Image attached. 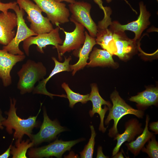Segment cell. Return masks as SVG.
I'll list each match as a JSON object with an SVG mask.
<instances>
[{
  "label": "cell",
  "instance_id": "obj_1",
  "mask_svg": "<svg viewBox=\"0 0 158 158\" xmlns=\"http://www.w3.org/2000/svg\"><path fill=\"white\" fill-rule=\"evenodd\" d=\"M16 102V100L14 98H10L9 110L8 112H5L8 117L2 121L1 124L6 127V131L9 134H12V129H14L13 139H18L21 141L25 134L30 138L33 129L38 126V122L36 119L41 109L40 108L36 116H30L26 119H22L16 114L17 108L15 107Z\"/></svg>",
  "mask_w": 158,
  "mask_h": 158
},
{
  "label": "cell",
  "instance_id": "obj_2",
  "mask_svg": "<svg viewBox=\"0 0 158 158\" xmlns=\"http://www.w3.org/2000/svg\"><path fill=\"white\" fill-rule=\"evenodd\" d=\"M47 69L41 62L28 60L17 72L19 79L17 88L22 95L33 91L35 83L44 79Z\"/></svg>",
  "mask_w": 158,
  "mask_h": 158
},
{
  "label": "cell",
  "instance_id": "obj_3",
  "mask_svg": "<svg viewBox=\"0 0 158 158\" xmlns=\"http://www.w3.org/2000/svg\"><path fill=\"white\" fill-rule=\"evenodd\" d=\"M110 97L113 105L109 109V112L104 123L106 125H107L110 121L114 120L113 125L109 130L108 135L110 137L114 138L118 133L117 125L121 118L125 115L131 114L138 118H142L144 113L142 110L134 109L127 104L116 90L112 92Z\"/></svg>",
  "mask_w": 158,
  "mask_h": 158
},
{
  "label": "cell",
  "instance_id": "obj_4",
  "mask_svg": "<svg viewBox=\"0 0 158 158\" xmlns=\"http://www.w3.org/2000/svg\"><path fill=\"white\" fill-rule=\"evenodd\" d=\"M19 7L28 15L27 19L30 23V29L37 35L48 33L54 28L47 17L44 16L42 11L36 4L30 0H16Z\"/></svg>",
  "mask_w": 158,
  "mask_h": 158
},
{
  "label": "cell",
  "instance_id": "obj_5",
  "mask_svg": "<svg viewBox=\"0 0 158 158\" xmlns=\"http://www.w3.org/2000/svg\"><path fill=\"white\" fill-rule=\"evenodd\" d=\"M13 10L17 16V30L14 38L8 45L4 46L2 49L13 54L23 55L24 53L19 47L20 43L30 37L38 35L32 31L26 24L23 18L25 11L23 9L17 4Z\"/></svg>",
  "mask_w": 158,
  "mask_h": 158
},
{
  "label": "cell",
  "instance_id": "obj_6",
  "mask_svg": "<svg viewBox=\"0 0 158 158\" xmlns=\"http://www.w3.org/2000/svg\"><path fill=\"white\" fill-rule=\"evenodd\" d=\"M83 138L69 141H64L57 139L49 145L38 148H30L28 155L30 158H49L55 157L61 158L63 154L69 151L76 144L84 140Z\"/></svg>",
  "mask_w": 158,
  "mask_h": 158
},
{
  "label": "cell",
  "instance_id": "obj_7",
  "mask_svg": "<svg viewBox=\"0 0 158 158\" xmlns=\"http://www.w3.org/2000/svg\"><path fill=\"white\" fill-rule=\"evenodd\" d=\"M32 0L46 14L52 24L59 27L69 21L70 11L64 3L54 0Z\"/></svg>",
  "mask_w": 158,
  "mask_h": 158
},
{
  "label": "cell",
  "instance_id": "obj_8",
  "mask_svg": "<svg viewBox=\"0 0 158 158\" xmlns=\"http://www.w3.org/2000/svg\"><path fill=\"white\" fill-rule=\"evenodd\" d=\"M68 7L72 14L70 20H74L81 24L86 28L90 36L96 37L97 26L90 15L91 4L83 1H75L70 3Z\"/></svg>",
  "mask_w": 158,
  "mask_h": 158
},
{
  "label": "cell",
  "instance_id": "obj_9",
  "mask_svg": "<svg viewBox=\"0 0 158 158\" xmlns=\"http://www.w3.org/2000/svg\"><path fill=\"white\" fill-rule=\"evenodd\" d=\"M139 6L140 13L137 20L123 25L117 21H114L110 24L109 28L113 32H124L125 30L131 31L135 34L133 39L136 41L139 39L143 31L150 25L149 19L151 16L143 2H140Z\"/></svg>",
  "mask_w": 158,
  "mask_h": 158
},
{
  "label": "cell",
  "instance_id": "obj_10",
  "mask_svg": "<svg viewBox=\"0 0 158 158\" xmlns=\"http://www.w3.org/2000/svg\"><path fill=\"white\" fill-rule=\"evenodd\" d=\"M60 26L57 27L49 32L32 36L25 40L23 47L26 55L29 56L30 47L32 44L36 45L37 50L41 53H44L43 49L49 45L54 46L53 48L57 49L58 45H61L63 42L60 36Z\"/></svg>",
  "mask_w": 158,
  "mask_h": 158
},
{
  "label": "cell",
  "instance_id": "obj_11",
  "mask_svg": "<svg viewBox=\"0 0 158 158\" xmlns=\"http://www.w3.org/2000/svg\"><path fill=\"white\" fill-rule=\"evenodd\" d=\"M43 120L39 132L32 134L30 139L34 145L37 146L43 142H49L55 139L60 133L67 130L61 126L57 119L51 120L45 108L43 109Z\"/></svg>",
  "mask_w": 158,
  "mask_h": 158
},
{
  "label": "cell",
  "instance_id": "obj_12",
  "mask_svg": "<svg viewBox=\"0 0 158 158\" xmlns=\"http://www.w3.org/2000/svg\"><path fill=\"white\" fill-rule=\"evenodd\" d=\"M75 25V28L71 32L65 31L60 27L65 35V40L61 45H59L57 49L59 60H62L61 56L66 52L80 49L84 44L85 39V27L81 24L74 20H71Z\"/></svg>",
  "mask_w": 158,
  "mask_h": 158
},
{
  "label": "cell",
  "instance_id": "obj_13",
  "mask_svg": "<svg viewBox=\"0 0 158 158\" xmlns=\"http://www.w3.org/2000/svg\"><path fill=\"white\" fill-rule=\"evenodd\" d=\"M111 11V9L102 20L99 22L95 39L96 44L113 55H115L116 52L113 39L114 32L108 28L112 22L110 17Z\"/></svg>",
  "mask_w": 158,
  "mask_h": 158
},
{
  "label": "cell",
  "instance_id": "obj_14",
  "mask_svg": "<svg viewBox=\"0 0 158 158\" xmlns=\"http://www.w3.org/2000/svg\"><path fill=\"white\" fill-rule=\"evenodd\" d=\"M91 92L88 98L92 104V110L89 112V115L91 117L95 114L97 113L99 115L100 122L99 129L104 133L106 130L107 127H104V118L107 111L112 107L111 103L109 101H105L100 95L97 85L95 83L91 84Z\"/></svg>",
  "mask_w": 158,
  "mask_h": 158
},
{
  "label": "cell",
  "instance_id": "obj_15",
  "mask_svg": "<svg viewBox=\"0 0 158 158\" xmlns=\"http://www.w3.org/2000/svg\"><path fill=\"white\" fill-rule=\"evenodd\" d=\"M24 55H15L0 49V78L4 87L10 85L12 83L11 72L17 63L25 58Z\"/></svg>",
  "mask_w": 158,
  "mask_h": 158
},
{
  "label": "cell",
  "instance_id": "obj_16",
  "mask_svg": "<svg viewBox=\"0 0 158 158\" xmlns=\"http://www.w3.org/2000/svg\"><path fill=\"white\" fill-rule=\"evenodd\" d=\"M17 25L15 13L8 11L0 13V44L8 45L15 37L14 28Z\"/></svg>",
  "mask_w": 158,
  "mask_h": 158
},
{
  "label": "cell",
  "instance_id": "obj_17",
  "mask_svg": "<svg viewBox=\"0 0 158 158\" xmlns=\"http://www.w3.org/2000/svg\"><path fill=\"white\" fill-rule=\"evenodd\" d=\"M52 60L55 63V66L48 76L45 79H43L39 82L38 84L35 87L33 91L34 94H41L49 96L53 99V97L56 96L67 98L66 95L64 94L59 95L53 94L48 92L46 89V86L47 83L50 78L55 75L63 71H71L69 62L72 58L71 56L68 58L65 57L63 62H61L58 61L54 57H52Z\"/></svg>",
  "mask_w": 158,
  "mask_h": 158
},
{
  "label": "cell",
  "instance_id": "obj_18",
  "mask_svg": "<svg viewBox=\"0 0 158 158\" xmlns=\"http://www.w3.org/2000/svg\"><path fill=\"white\" fill-rule=\"evenodd\" d=\"M113 39L116 49L115 55L120 59H127L136 51V41L128 38L124 32H114Z\"/></svg>",
  "mask_w": 158,
  "mask_h": 158
},
{
  "label": "cell",
  "instance_id": "obj_19",
  "mask_svg": "<svg viewBox=\"0 0 158 158\" xmlns=\"http://www.w3.org/2000/svg\"><path fill=\"white\" fill-rule=\"evenodd\" d=\"M141 123L135 118L130 119L126 123L124 132L121 134L118 133L114 137V140H117V142L112 151V157L118 152L121 146L124 142H130L133 140L136 136L142 133L143 129L141 128Z\"/></svg>",
  "mask_w": 158,
  "mask_h": 158
},
{
  "label": "cell",
  "instance_id": "obj_20",
  "mask_svg": "<svg viewBox=\"0 0 158 158\" xmlns=\"http://www.w3.org/2000/svg\"><path fill=\"white\" fill-rule=\"evenodd\" d=\"M85 39L82 47L78 53L79 59L73 65H70V67L72 75H74L78 71L83 68L87 66V61L89 58V55L94 46L96 44L95 38L90 36L87 31H85Z\"/></svg>",
  "mask_w": 158,
  "mask_h": 158
},
{
  "label": "cell",
  "instance_id": "obj_21",
  "mask_svg": "<svg viewBox=\"0 0 158 158\" xmlns=\"http://www.w3.org/2000/svg\"><path fill=\"white\" fill-rule=\"evenodd\" d=\"M88 67L111 66L115 67L117 63L114 61L112 55L107 50L95 47L89 57Z\"/></svg>",
  "mask_w": 158,
  "mask_h": 158
},
{
  "label": "cell",
  "instance_id": "obj_22",
  "mask_svg": "<svg viewBox=\"0 0 158 158\" xmlns=\"http://www.w3.org/2000/svg\"><path fill=\"white\" fill-rule=\"evenodd\" d=\"M129 100L135 102L142 108L155 105L158 102V89L157 87L147 88L137 95L131 97Z\"/></svg>",
  "mask_w": 158,
  "mask_h": 158
},
{
  "label": "cell",
  "instance_id": "obj_23",
  "mask_svg": "<svg viewBox=\"0 0 158 158\" xmlns=\"http://www.w3.org/2000/svg\"><path fill=\"white\" fill-rule=\"evenodd\" d=\"M149 120V116L147 115L145 126L142 133L135 140L125 144L128 149L135 156L138 154L146 143L150 140L153 135V133L150 132L148 130V125Z\"/></svg>",
  "mask_w": 158,
  "mask_h": 158
},
{
  "label": "cell",
  "instance_id": "obj_24",
  "mask_svg": "<svg viewBox=\"0 0 158 158\" xmlns=\"http://www.w3.org/2000/svg\"><path fill=\"white\" fill-rule=\"evenodd\" d=\"M30 140L27 139L26 141H20L17 139L14 146L11 145L10 150V154L12 155L13 158H27L26 153L28 149L33 147L34 144Z\"/></svg>",
  "mask_w": 158,
  "mask_h": 158
},
{
  "label": "cell",
  "instance_id": "obj_25",
  "mask_svg": "<svg viewBox=\"0 0 158 158\" xmlns=\"http://www.w3.org/2000/svg\"><path fill=\"white\" fill-rule=\"evenodd\" d=\"M61 87L66 92L67 98L69 100L70 107L73 108L74 105L78 102H80L84 104L89 101L90 94L82 95L76 93L72 90L69 87L68 85L65 82L62 84Z\"/></svg>",
  "mask_w": 158,
  "mask_h": 158
},
{
  "label": "cell",
  "instance_id": "obj_26",
  "mask_svg": "<svg viewBox=\"0 0 158 158\" xmlns=\"http://www.w3.org/2000/svg\"><path fill=\"white\" fill-rule=\"evenodd\" d=\"M90 127L91 136L83 150L80 152V157L81 158H92L93 157L95 143V138L96 134L94 126L90 125Z\"/></svg>",
  "mask_w": 158,
  "mask_h": 158
},
{
  "label": "cell",
  "instance_id": "obj_27",
  "mask_svg": "<svg viewBox=\"0 0 158 158\" xmlns=\"http://www.w3.org/2000/svg\"><path fill=\"white\" fill-rule=\"evenodd\" d=\"M149 140L146 147H143L141 149L142 151L146 153L151 158L158 157V143L156 140L155 136L153 135Z\"/></svg>",
  "mask_w": 158,
  "mask_h": 158
},
{
  "label": "cell",
  "instance_id": "obj_28",
  "mask_svg": "<svg viewBox=\"0 0 158 158\" xmlns=\"http://www.w3.org/2000/svg\"><path fill=\"white\" fill-rule=\"evenodd\" d=\"M17 4L16 2H9L3 3L0 2V11L4 13L7 12L9 9H13L16 6Z\"/></svg>",
  "mask_w": 158,
  "mask_h": 158
},
{
  "label": "cell",
  "instance_id": "obj_29",
  "mask_svg": "<svg viewBox=\"0 0 158 158\" xmlns=\"http://www.w3.org/2000/svg\"><path fill=\"white\" fill-rule=\"evenodd\" d=\"M93 1L98 5L100 8L103 11L104 16L106 15L108 11V7L103 6L102 0H93Z\"/></svg>",
  "mask_w": 158,
  "mask_h": 158
},
{
  "label": "cell",
  "instance_id": "obj_30",
  "mask_svg": "<svg viewBox=\"0 0 158 158\" xmlns=\"http://www.w3.org/2000/svg\"><path fill=\"white\" fill-rule=\"evenodd\" d=\"M150 129L154 132L155 134L158 133V122H154L151 123L149 125Z\"/></svg>",
  "mask_w": 158,
  "mask_h": 158
},
{
  "label": "cell",
  "instance_id": "obj_31",
  "mask_svg": "<svg viewBox=\"0 0 158 158\" xmlns=\"http://www.w3.org/2000/svg\"><path fill=\"white\" fill-rule=\"evenodd\" d=\"M97 158H107L108 157L106 156L103 153L102 147L101 146L98 147L97 150V154L96 156Z\"/></svg>",
  "mask_w": 158,
  "mask_h": 158
},
{
  "label": "cell",
  "instance_id": "obj_32",
  "mask_svg": "<svg viewBox=\"0 0 158 158\" xmlns=\"http://www.w3.org/2000/svg\"><path fill=\"white\" fill-rule=\"evenodd\" d=\"M12 145L11 144L7 150L3 153L0 155V158H7L10 154V150Z\"/></svg>",
  "mask_w": 158,
  "mask_h": 158
},
{
  "label": "cell",
  "instance_id": "obj_33",
  "mask_svg": "<svg viewBox=\"0 0 158 158\" xmlns=\"http://www.w3.org/2000/svg\"><path fill=\"white\" fill-rule=\"evenodd\" d=\"M5 119V118L3 117L2 115V112L0 109V129H3L4 128V127L2 125L1 123Z\"/></svg>",
  "mask_w": 158,
  "mask_h": 158
},
{
  "label": "cell",
  "instance_id": "obj_34",
  "mask_svg": "<svg viewBox=\"0 0 158 158\" xmlns=\"http://www.w3.org/2000/svg\"><path fill=\"white\" fill-rule=\"evenodd\" d=\"M112 157L113 158H123L124 157L122 154V152H118L114 156H113Z\"/></svg>",
  "mask_w": 158,
  "mask_h": 158
},
{
  "label": "cell",
  "instance_id": "obj_35",
  "mask_svg": "<svg viewBox=\"0 0 158 158\" xmlns=\"http://www.w3.org/2000/svg\"><path fill=\"white\" fill-rule=\"evenodd\" d=\"M54 1L58 2H61L62 1H65L66 2L71 3L75 1V0H54Z\"/></svg>",
  "mask_w": 158,
  "mask_h": 158
},
{
  "label": "cell",
  "instance_id": "obj_36",
  "mask_svg": "<svg viewBox=\"0 0 158 158\" xmlns=\"http://www.w3.org/2000/svg\"><path fill=\"white\" fill-rule=\"evenodd\" d=\"M112 0H106V1L108 3H109L111 1H112ZM124 0L126 3L127 4H128L129 6L131 8V9H132V10L134 11V12H135L136 14H137V12H136V11L131 6V5H130V4H129V3H128V2L126 0Z\"/></svg>",
  "mask_w": 158,
  "mask_h": 158
},
{
  "label": "cell",
  "instance_id": "obj_37",
  "mask_svg": "<svg viewBox=\"0 0 158 158\" xmlns=\"http://www.w3.org/2000/svg\"><path fill=\"white\" fill-rule=\"evenodd\" d=\"M2 0H0V2H1V1Z\"/></svg>",
  "mask_w": 158,
  "mask_h": 158
},
{
  "label": "cell",
  "instance_id": "obj_38",
  "mask_svg": "<svg viewBox=\"0 0 158 158\" xmlns=\"http://www.w3.org/2000/svg\"><path fill=\"white\" fill-rule=\"evenodd\" d=\"M156 0L157 1H158V0Z\"/></svg>",
  "mask_w": 158,
  "mask_h": 158
}]
</instances>
